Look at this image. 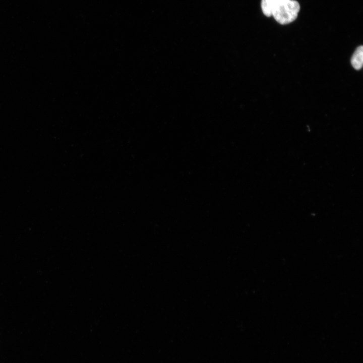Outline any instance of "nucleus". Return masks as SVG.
Here are the masks:
<instances>
[{
    "instance_id": "nucleus-1",
    "label": "nucleus",
    "mask_w": 363,
    "mask_h": 363,
    "mask_svg": "<svg viewBox=\"0 0 363 363\" xmlns=\"http://www.w3.org/2000/svg\"><path fill=\"white\" fill-rule=\"evenodd\" d=\"M300 10V5L295 0H281L273 8L272 16L281 24L294 21Z\"/></svg>"
},
{
    "instance_id": "nucleus-2",
    "label": "nucleus",
    "mask_w": 363,
    "mask_h": 363,
    "mask_svg": "<svg viewBox=\"0 0 363 363\" xmlns=\"http://www.w3.org/2000/svg\"><path fill=\"white\" fill-rule=\"evenodd\" d=\"M362 63L363 47L361 45L356 48L353 54L351 59V64L355 69L360 70L362 68Z\"/></svg>"
},
{
    "instance_id": "nucleus-3",
    "label": "nucleus",
    "mask_w": 363,
    "mask_h": 363,
    "mask_svg": "<svg viewBox=\"0 0 363 363\" xmlns=\"http://www.w3.org/2000/svg\"><path fill=\"white\" fill-rule=\"evenodd\" d=\"M281 0H262L261 8L263 14L267 16H272V11L275 5Z\"/></svg>"
}]
</instances>
